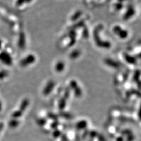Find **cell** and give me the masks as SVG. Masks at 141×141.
Wrapping results in <instances>:
<instances>
[{"instance_id": "6da1fadb", "label": "cell", "mask_w": 141, "mask_h": 141, "mask_svg": "<svg viewBox=\"0 0 141 141\" xmlns=\"http://www.w3.org/2000/svg\"><path fill=\"white\" fill-rule=\"evenodd\" d=\"M70 84L71 88L74 91L75 96L77 97L81 96L82 95V91L79 86H78L77 82L74 80H72L71 81Z\"/></svg>"}, {"instance_id": "7a4b0ae2", "label": "cell", "mask_w": 141, "mask_h": 141, "mask_svg": "<svg viewBox=\"0 0 141 141\" xmlns=\"http://www.w3.org/2000/svg\"><path fill=\"white\" fill-rule=\"evenodd\" d=\"M0 60L6 65H9L12 63V58L6 52H2L0 53Z\"/></svg>"}, {"instance_id": "3957f363", "label": "cell", "mask_w": 141, "mask_h": 141, "mask_svg": "<svg viewBox=\"0 0 141 141\" xmlns=\"http://www.w3.org/2000/svg\"><path fill=\"white\" fill-rule=\"evenodd\" d=\"M54 86H55L54 82L52 81H49L47 83V84L46 85V87H44V88L43 91V94L44 96L49 95L51 93L52 90L53 89Z\"/></svg>"}, {"instance_id": "277c9868", "label": "cell", "mask_w": 141, "mask_h": 141, "mask_svg": "<svg viewBox=\"0 0 141 141\" xmlns=\"http://www.w3.org/2000/svg\"><path fill=\"white\" fill-rule=\"evenodd\" d=\"M114 31L121 38H125L128 36V31L126 30L122 29L118 26H116L114 28Z\"/></svg>"}, {"instance_id": "5b68a950", "label": "cell", "mask_w": 141, "mask_h": 141, "mask_svg": "<svg viewBox=\"0 0 141 141\" xmlns=\"http://www.w3.org/2000/svg\"><path fill=\"white\" fill-rule=\"evenodd\" d=\"M35 61V57L33 55H29L21 61L20 65L22 66H26L33 63Z\"/></svg>"}, {"instance_id": "8992f818", "label": "cell", "mask_w": 141, "mask_h": 141, "mask_svg": "<svg viewBox=\"0 0 141 141\" xmlns=\"http://www.w3.org/2000/svg\"><path fill=\"white\" fill-rule=\"evenodd\" d=\"M87 126V122L85 120H81L77 123L76 125V128L78 130L85 129Z\"/></svg>"}, {"instance_id": "52a82bcc", "label": "cell", "mask_w": 141, "mask_h": 141, "mask_svg": "<svg viewBox=\"0 0 141 141\" xmlns=\"http://www.w3.org/2000/svg\"><path fill=\"white\" fill-rule=\"evenodd\" d=\"M64 67H65V65H64V63L63 62L60 61L58 62L55 65V70L58 72H61L64 70Z\"/></svg>"}, {"instance_id": "ba28073f", "label": "cell", "mask_w": 141, "mask_h": 141, "mask_svg": "<svg viewBox=\"0 0 141 141\" xmlns=\"http://www.w3.org/2000/svg\"><path fill=\"white\" fill-rule=\"evenodd\" d=\"M28 105H29V100L27 99H24L21 103L19 110L21 112H23L25 110L26 108L28 107Z\"/></svg>"}, {"instance_id": "9c48e42d", "label": "cell", "mask_w": 141, "mask_h": 141, "mask_svg": "<svg viewBox=\"0 0 141 141\" xmlns=\"http://www.w3.org/2000/svg\"><path fill=\"white\" fill-rule=\"evenodd\" d=\"M66 100L64 97L62 98L59 103V108L60 110H63L66 106Z\"/></svg>"}, {"instance_id": "30bf717a", "label": "cell", "mask_w": 141, "mask_h": 141, "mask_svg": "<svg viewBox=\"0 0 141 141\" xmlns=\"http://www.w3.org/2000/svg\"><path fill=\"white\" fill-rule=\"evenodd\" d=\"M106 63L109 66L114 67V68H117L119 67V65L118 64V63L112 60H111L110 59H107L106 61Z\"/></svg>"}, {"instance_id": "8fae6325", "label": "cell", "mask_w": 141, "mask_h": 141, "mask_svg": "<svg viewBox=\"0 0 141 141\" xmlns=\"http://www.w3.org/2000/svg\"><path fill=\"white\" fill-rule=\"evenodd\" d=\"M25 37L23 34L20 35V37L19 39L18 44L20 48H24V46H25Z\"/></svg>"}, {"instance_id": "7c38bea8", "label": "cell", "mask_w": 141, "mask_h": 141, "mask_svg": "<svg viewBox=\"0 0 141 141\" xmlns=\"http://www.w3.org/2000/svg\"><path fill=\"white\" fill-rule=\"evenodd\" d=\"M19 125V122L15 119H13L12 120H11L9 123V125L10 126V127L11 128H16V127L18 126V125Z\"/></svg>"}, {"instance_id": "4fadbf2b", "label": "cell", "mask_w": 141, "mask_h": 141, "mask_svg": "<svg viewBox=\"0 0 141 141\" xmlns=\"http://www.w3.org/2000/svg\"><path fill=\"white\" fill-rule=\"evenodd\" d=\"M22 115V112H21V111H20L19 110L14 112L13 115H12V117L14 119H16V118H19L20 117H21Z\"/></svg>"}, {"instance_id": "5bb4252c", "label": "cell", "mask_w": 141, "mask_h": 141, "mask_svg": "<svg viewBox=\"0 0 141 141\" xmlns=\"http://www.w3.org/2000/svg\"><path fill=\"white\" fill-rule=\"evenodd\" d=\"M37 122L38 125H39L40 126H43L46 124L47 120L45 119H43V118L38 119L37 121Z\"/></svg>"}, {"instance_id": "9a60e30c", "label": "cell", "mask_w": 141, "mask_h": 141, "mask_svg": "<svg viewBox=\"0 0 141 141\" xmlns=\"http://www.w3.org/2000/svg\"><path fill=\"white\" fill-rule=\"evenodd\" d=\"M61 117L67 119H71L72 118V115L67 112H62L61 114Z\"/></svg>"}, {"instance_id": "2e32d148", "label": "cell", "mask_w": 141, "mask_h": 141, "mask_svg": "<svg viewBox=\"0 0 141 141\" xmlns=\"http://www.w3.org/2000/svg\"><path fill=\"white\" fill-rule=\"evenodd\" d=\"M126 61L128 62H129V63H134L135 62H136V60H135V59H134V58H133V57H130V56H126Z\"/></svg>"}, {"instance_id": "e0dca14e", "label": "cell", "mask_w": 141, "mask_h": 141, "mask_svg": "<svg viewBox=\"0 0 141 141\" xmlns=\"http://www.w3.org/2000/svg\"><path fill=\"white\" fill-rule=\"evenodd\" d=\"M47 116L49 118L52 119V120H57V116L54 114L52 113H49L47 115Z\"/></svg>"}, {"instance_id": "ac0fdd59", "label": "cell", "mask_w": 141, "mask_h": 141, "mask_svg": "<svg viewBox=\"0 0 141 141\" xmlns=\"http://www.w3.org/2000/svg\"><path fill=\"white\" fill-rule=\"evenodd\" d=\"M61 132L59 130H57L54 131L52 133L53 137L55 138L59 137L61 136Z\"/></svg>"}, {"instance_id": "d6986e66", "label": "cell", "mask_w": 141, "mask_h": 141, "mask_svg": "<svg viewBox=\"0 0 141 141\" xmlns=\"http://www.w3.org/2000/svg\"><path fill=\"white\" fill-rule=\"evenodd\" d=\"M59 122L58 121H55L51 125V127L52 129H55L59 126Z\"/></svg>"}, {"instance_id": "ffe728a7", "label": "cell", "mask_w": 141, "mask_h": 141, "mask_svg": "<svg viewBox=\"0 0 141 141\" xmlns=\"http://www.w3.org/2000/svg\"><path fill=\"white\" fill-rule=\"evenodd\" d=\"M89 136L92 137V138H95L96 137H97L98 136V133L96 131H92L91 132H90L89 133Z\"/></svg>"}, {"instance_id": "44dd1931", "label": "cell", "mask_w": 141, "mask_h": 141, "mask_svg": "<svg viewBox=\"0 0 141 141\" xmlns=\"http://www.w3.org/2000/svg\"><path fill=\"white\" fill-rule=\"evenodd\" d=\"M70 96V92H69V89H66L65 90V92L64 93V97L66 99H68L69 97Z\"/></svg>"}, {"instance_id": "7402d4cb", "label": "cell", "mask_w": 141, "mask_h": 141, "mask_svg": "<svg viewBox=\"0 0 141 141\" xmlns=\"http://www.w3.org/2000/svg\"><path fill=\"white\" fill-rule=\"evenodd\" d=\"M122 134L123 135H127L129 136L130 134H132V131L129 130H125L122 132Z\"/></svg>"}, {"instance_id": "603a6c76", "label": "cell", "mask_w": 141, "mask_h": 141, "mask_svg": "<svg viewBox=\"0 0 141 141\" xmlns=\"http://www.w3.org/2000/svg\"><path fill=\"white\" fill-rule=\"evenodd\" d=\"M98 136V139L99 141H106L105 138L101 134H99L97 136Z\"/></svg>"}, {"instance_id": "cb8c5ba5", "label": "cell", "mask_w": 141, "mask_h": 141, "mask_svg": "<svg viewBox=\"0 0 141 141\" xmlns=\"http://www.w3.org/2000/svg\"><path fill=\"white\" fill-rule=\"evenodd\" d=\"M7 75V73L6 72H0V79L4 78Z\"/></svg>"}, {"instance_id": "d4e9b609", "label": "cell", "mask_w": 141, "mask_h": 141, "mask_svg": "<svg viewBox=\"0 0 141 141\" xmlns=\"http://www.w3.org/2000/svg\"><path fill=\"white\" fill-rule=\"evenodd\" d=\"M133 139H134V136L132 134L128 136L127 141H132L133 140Z\"/></svg>"}, {"instance_id": "484cf974", "label": "cell", "mask_w": 141, "mask_h": 141, "mask_svg": "<svg viewBox=\"0 0 141 141\" xmlns=\"http://www.w3.org/2000/svg\"><path fill=\"white\" fill-rule=\"evenodd\" d=\"M25 0H17V5L18 6H20L24 2Z\"/></svg>"}, {"instance_id": "4316f807", "label": "cell", "mask_w": 141, "mask_h": 141, "mask_svg": "<svg viewBox=\"0 0 141 141\" xmlns=\"http://www.w3.org/2000/svg\"><path fill=\"white\" fill-rule=\"evenodd\" d=\"M62 141H67V137L65 135H63L62 136Z\"/></svg>"}, {"instance_id": "83f0119b", "label": "cell", "mask_w": 141, "mask_h": 141, "mask_svg": "<svg viewBox=\"0 0 141 141\" xmlns=\"http://www.w3.org/2000/svg\"><path fill=\"white\" fill-rule=\"evenodd\" d=\"M124 141V139L122 137H119L117 138V141Z\"/></svg>"}, {"instance_id": "f1b7e54d", "label": "cell", "mask_w": 141, "mask_h": 141, "mask_svg": "<svg viewBox=\"0 0 141 141\" xmlns=\"http://www.w3.org/2000/svg\"><path fill=\"white\" fill-rule=\"evenodd\" d=\"M3 128V124L2 123H0V132H1V130H2Z\"/></svg>"}, {"instance_id": "f546056e", "label": "cell", "mask_w": 141, "mask_h": 141, "mask_svg": "<svg viewBox=\"0 0 141 141\" xmlns=\"http://www.w3.org/2000/svg\"><path fill=\"white\" fill-rule=\"evenodd\" d=\"M31 0H25V2H30V1H31Z\"/></svg>"}, {"instance_id": "4dcf8cb0", "label": "cell", "mask_w": 141, "mask_h": 141, "mask_svg": "<svg viewBox=\"0 0 141 141\" xmlns=\"http://www.w3.org/2000/svg\"><path fill=\"white\" fill-rule=\"evenodd\" d=\"M1 45H2V42H1V41L0 40V49H1Z\"/></svg>"}, {"instance_id": "1f68e13d", "label": "cell", "mask_w": 141, "mask_h": 141, "mask_svg": "<svg viewBox=\"0 0 141 141\" xmlns=\"http://www.w3.org/2000/svg\"><path fill=\"white\" fill-rule=\"evenodd\" d=\"M1 104H0V109H1Z\"/></svg>"}]
</instances>
